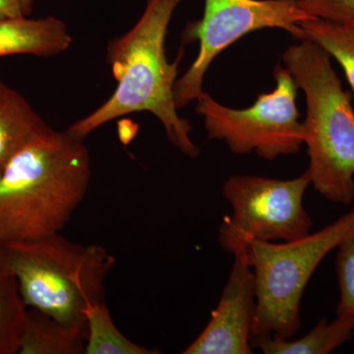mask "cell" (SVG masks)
<instances>
[{
	"label": "cell",
	"instance_id": "16",
	"mask_svg": "<svg viewBox=\"0 0 354 354\" xmlns=\"http://www.w3.org/2000/svg\"><path fill=\"white\" fill-rule=\"evenodd\" d=\"M86 354H157L158 349L139 346L127 339L116 327L106 302L95 304L87 312Z\"/></svg>",
	"mask_w": 354,
	"mask_h": 354
},
{
	"label": "cell",
	"instance_id": "14",
	"mask_svg": "<svg viewBox=\"0 0 354 354\" xmlns=\"http://www.w3.org/2000/svg\"><path fill=\"white\" fill-rule=\"evenodd\" d=\"M298 26L301 39L314 41L341 65L354 94V25L310 19Z\"/></svg>",
	"mask_w": 354,
	"mask_h": 354
},
{
	"label": "cell",
	"instance_id": "20",
	"mask_svg": "<svg viewBox=\"0 0 354 354\" xmlns=\"http://www.w3.org/2000/svg\"><path fill=\"white\" fill-rule=\"evenodd\" d=\"M6 271V261H4V253L2 247H0V272Z\"/></svg>",
	"mask_w": 354,
	"mask_h": 354
},
{
	"label": "cell",
	"instance_id": "17",
	"mask_svg": "<svg viewBox=\"0 0 354 354\" xmlns=\"http://www.w3.org/2000/svg\"><path fill=\"white\" fill-rule=\"evenodd\" d=\"M337 249L335 272L339 290L337 316L348 321L354 330V232Z\"/></svg>",
	"mask_w": 354,
	"mask_h": 354
},
{
	"label": "cell",
	"instance_id": "19",
	"mask_svg": "<svg viewBox=\"0 0 354 354\" xmlns=\"http://www.w3.org/2000/svg\"><path fill=\"white\" fill-rule=\"evenodd\" d=\"M36 0H0V19L30 17Z\"/></svg>",
	"mask_w": 354,
	"mask_h": 354
},
{
	"label": "cell",
	"instance_id": "3",
	"mask_svg": "<svg viewBox=\"0 0 354 354\" xmlns=\"http://www.w3.org/2000/svg\"><path fill=\"white\" fill-rule=\"evenodd\" d=\"M291 46L283 62L306 97L304 144L314 189L328 201L354 200V111L330 55L308 39Z\"/></svg>",
	"mask_w": 354,
	"mask_h": 354
},
{
	"label": "cell",
	"instance_id": "13",
	"mask_svg": "<svg viewBox=\"0 0 354 354\" xmlns=\"http://www.w3.org/2000/svg\"><path fill=\"white\" fill-rule=\"evenodd\" d=\"M353 328L337 317L328 323L322 319L308 334L295 341L276 339L271 335L251 337V346L265 354H328L353 339Z\"/></svg>",
	"mask_w": 354,
	"mask_h": 354
},
{
	"label": "cell",
	"instance_id": "8",
	"mask_svg": "<svg viewBox=\"0 0 354 354\" xmlns=\"http://www.w3.org/2000/svg\"><path fill=\"white\" fill-rule=\"evenodd\" d=\"M310 19L298 0H204L201 19L188 23L181 35L183 44L198 41L199 53L174 86L177 109L201 97L209 65L242 37L265 28H279L299 39L302 31L298 24Z\"/></svg>",
	"mask_w": 354,
	"mask_h": 354
},
{
	"label": "cell",
	"instance_id": "10",
	"mask_svg": "<svg viewBox=\"0 0 354 354\" xmlns=\"http://www.w3.org/2000/svg\"><path fill=\"white\" fill-rule=\"evenodd\" d=\"M72 43L67 25L53 16L0 19V58L14 55L55 57L68 50Z\"/></svg>",
	"mask_w": 354,
	"mask_h": 354
},
{
	"label": "cell",
	"instance_id": "2",
	"mask_svg": "<svg viewBox=\"0 0 354 354\" xmlns=\"http://www.w3.org/2000/svg\"><path fill=\"white\" fill-rule=\"evenodd\" d=\"M90 180L84 140L53 128L32 140L0 171V247L60 234Z\"/></svg>",
	"mask_w": 354,
	"mask_h": 354
},
{
	"label": "cell",
	"instance_id": "15",
	"mask_svg": "<svg viewBox=\"0 0 354 354\" xmlns=\"http://www.w3.org/2000/svg\"><path fill=\"white\" fill-rule=\"evenodd\" d=\"M28 313L17 279L8 271L0 272V354L19 353Z\"/></svg>",
	"mask_w": 354,
	"mask_h": 354
},
{
	"label": "cell",
	"instance_id": "1",
	"mask_svg": "<svg viewBox=\"0 0 354 354\" xmlns=\"http://www.w3.org/2000/svg\"><path fill=\"white\" fill-rule=\"evenodd\" d=\"M179 1L146 0L145 10L136 24L109 41L106 62L118 86L99 108L67 128L70 134L85 140L116 118L146 111L162 122L167 139L181 153L189 158L199 156V148L191 139L192 127L179 116L174 100L183 48L172 64L165 53L167 29Z\"/></svg>",
	"mask_w": 354,
	"mask_h": 354
},
{
	"label": "cell",
	"instance_id": "7",
	"mask_svg": "<svg viewBox=\"0 0 354 354\" xmlns=\"http://www.w3.org/2000/svg\"><path fill=\"white\" fill-rule=\"evenodd\" d=\"M311 185L308 174L288 180L255 176H234L223 186L232 208L223 218L218 243L232 254L245 252L251 241H295L310 234L311 216L304 197Z\"/></svg>",
	"mask_w": 354,
	"mask_h": 354
},
{
	"label": "cell",
	"instance_id": "6",
	"mask_svg": "<svg viewBox=\"0 0 354 354\" xmlns=\"http://www.w3.org/2000/svg\"><path fill=\"white\" fill-rule=\"evenodd\" d=\"M274 78L276 88L244 109L227 108L203 93L196 111L204 118L209 139L225 141L235 155L255 153L267 160L299 152L304 129L295 104L297 81L281 65L274 67Z\"/></svg>",
	"mask_w": 354,
	"mask_h": 354
},
{
	"label": "cell",
	"instance_id": "4",
	"mask_svg": "<svg viewBox=\"0 0 354 354\" xmlns=\"http://www.w3.org/2000/svg\"><path fill=\"white\" fill-rule=\"evenodd\" d=\"M1 247L6 271L17 279L27 306L87 335V312L106 302L113 256L104 247L74 243L60 234Z\"/></svg>",
	"mask_w": 354,
	"mask_h": 354
},
{
	"label": "cell",
	"instance_id": "18",
	"mask_svg": "<svg viewBox=\"0 0 354 354\" xmlns=\"http://www.w3.org/2000/svg\"><path fill=\"white\" fill-rule=\"evenodd\" d=\"M311 19L354 25V0H298Z\"/></svg>",
	"mask_w": 354,
	"mask_h": 354
},
{
	"label": "cell",
	"instance_id": "5",
	"mask_svg": "<svg viewBox=\"0 0 354 354\" xmlns=\"http://www.w3.org/2000/svg\"><path fill=\"white\" fill-rule=\"evenodd\" d=\"M353 232L354 211L295 241L248 244L247 259L256 281L251 337L290 339L297 335L301 326L300 304L310 278L326 256Z\"/></svg>",
	"mask_w": 354,
	"mask_h": 354
},
{
	"label": "cell",
	"instance_id": "11",
	"mask_svg": "<svg viewBox=\"0 0 354 354\" xmlns=\"http://www.w3.org/2000/svg\"><path fill=\"white\" fill-rule=\"evenodd\" d=\"M50 129L24 95L0 81V171L20 149Z\"/></svg>",
	"mask_w": 354,
	"mask_h": 354
},
{
	"label": "cell",
	"instance_id": "9",
	"mask_svg": "<svg viewBox=\"0 0 354 354\" xmlns=\"http://www.w3.org/2000/svg\"><path fill=\"white\" fill-rule=\"evenodd\" d=\"M234 262L218 306L196 339L183 354H251V330L256 311V281L245 252Z\"/></svg>",
	"mask_w": 354,
	"mask_h": 354
},
{
	"label": "cell",
	"instance_id": "12",
	"mask_svg": "<svg viewBox=\"0 0 354 354\" xmlns=\"http://www.w3.org/2000/svg\"><path fill=\"white\" fill-rule=\"evenodd\" d=\"M87 335L57 319L29 308L20 354H86Z\"/></svg>",
	"mask_w": 354,
	"mask_h": 354
}]
</instances>
